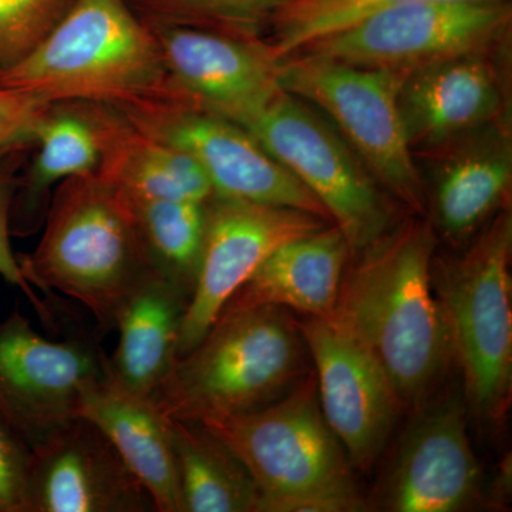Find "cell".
<instances>
[{"mask_svg": "<svg viewBox=\"0 0 512 512\" xmlns=\"http://www.w3.org/2000/svg\"><path fill=\"white\" fill-rule=\"evenodd\" d=\"M187 298L151 271L117 313L119 343L109 372L134 392L150 394L164 383L178 359V340Z\"/></svg>", "mask_w": 512, "mask_h": 512, "instance_id": "obj_21", "label": "cell"}, {"mask_svg": "<svg viewBox=\"0 0 512 512\" xmlns=\"http://www.w3.org/2000/svg\"><path fill=\"white\" fill-rule=\"evenodd\" d=\"M80 417L109 439L150 495L154 510L183 512L171 419L150 394L134 392L110 372L84 397Z\"/></svg>", "mask_w": 512, "mask_h": 512, "instance_id": "obj_18", "label": "cell"}, {"mask_svg": "<svg viewBox=\"0 0 512 512\" xmlns=\"http://www.w3.org/2000/svg\"><path fill=\"white\" fill-rule=\"evenodd\" d=\"M0 87L50 104L84 101L120 111L195 106L127 0H74L42 45L0 73Z\"/></svg>", "mask_w": 512, "mask_h": 512, "instance_id": "obj_2", "label": "cell"}, {"mask_svg": "<svg viewBox=\"0 0 512 512\" xmlns=\"http://www.w3.org/2000/svg\"><path fill=\"white\" fill-rule=\"evenodd\" d=\"M109 357L87 336L47 339L15 309L0 322V416L30 447L80 417Z\"/></svg>", "mask_w": 512, "mask_h": 512, "instance_id": "obj_10", "label": "cell"}, {"mask_svg": "<svg viewBox=\"0 0 512 512\" xmlns=\"http://www.w3.org/2000/svg\"><path fill=\"white\" fill-rule=\"evenodd\" d=\"M308 346L291 311L275 305L221 312L194 349L178 357L153 399L173 420L255 412L308 375Z\"/></svg>", "mask_w": 512, "mask_h": 512, "instance_id": "obj_4", "label": "cell"}, {"mask_svg": "<svg viewBox=\"0 0 512 512\" xmlns=\"http://www.w3.org/2000/svg\"><path fill=\"white\" fill-rule=\"evenodd\" d=\"M464 393L414 410L376 504L393 512H457L481 494V467L467 430Z\"/></svg>", "mask_w": 512, "mask_h": 512, "instance_id": "obj_13", "label": "cell"}, {"mask_svg": "<svg viewBox=\"0 0 512 512\" xmlns=\"http://www.w3.org/2000/svg\"><path fill=\"white\" fill-rule=\"evenodd\" d=\"M235 124L318 198L352 254L389 232L392 214L355 151L305 101L281 90Z\"/></svg>", "mask_w": 512, "mask_h": 512, "instance_id": "obj_8", "label": "cell"}, {"mask_svg": "<svg viewBox=\"0 0 512 512\" xmlns=\"http://www.w3.org/2000/svg\"><path fill=\"white\" fill-rule=\"evenodd\" d=\"M350 255L348 239L335 224L285 242L259 265L222 312L275 305L332 320Z\"/></svg>", "mask_w": 512, "mask_h": 512, "instance_id": "obj_19", "label": "cell"}, {"mask_svg": "<svg viewBox=\"0 0 512 512\" xmlns=\"http://www.w3.org/2000/svg\"><path fill=\"white\" fill-rule=\"evenodd\" d=\"M201 424L247 467L258 488L256 512L369 510L348 454L320 409L313 373L262 409Z\"/></svg>", "mask_w": 512, "mask_h": 512, "instance_id": "obj_5", "label": "cell"}, {"mask_svg": "<svg viewBox=\"0 0 512 512\" xmlns=\"http://www.w3.org/2000/svg\"><path fill=\"white\" fill-rule=\"evenodd\" d=\"M150 29L171 79L202 110L235 123L282 90L281 60L261 37L191 28Z\"/></svg>", "mask_w": 512, "mask_h": 512, "instance_id": "obj_16", "label": "cell"}, {"mask_svg": "<svg viewBox=\"0 0 512 512\" xmlns=\"http://www.w3.org/2000/svg\"><path fill=\"white\" fill-rule=\"evenodd\" d=\"M511 0H424L380 10L302 52L367 69L409 73L478 55L510 28Z\"/></svg>", "mask_w": 512, "mask_h": 512, "instance_id": "obj_9", "label": "cell"}, {"mask_svg": "<svg viewBox=\"0 0 512 512\" xmlns=\"http://www.w3.org/2000/svg\"><path fill=\"white\" fill-rule=\"evenodd\" d=\"M512 220L504 212L463 258L433 274L464 399L485 423L505 419L512 396Z\"/></svg>", "mask_w": 512, "mask_h": 512, "instance_id": "obj_6", "label": "cell"}, {"mask_svg": "<svg viewBox=\"0 0 512 512\" xmlns=\"http://www.w3.org/2000/svg\"><path fill=\"white\" fill-rule=\"evenodd\" d=\"M503 106L484 53L404 73L399 109L410 146H441L487 126Z\"/></svg>", "mask_w": 512, "mask_h": 512, "instance_id": "obj_17", "label": "cell"}, {"mask_svg": "<svg viewBox=\"0 0 512 512\" xmlns=\"http://www.w3.org/2000/svg\"><path fill=\"white\" fill-rule=\"evenodd\" d=\"M436 237L427 222L386 232L343 276L333 322L383 370L400 409L429 402L453 359L433 286Z\"/></svg>", "mask_w": 512, "mask_h": 512, "instance_id": "obj_1", "label": "cell"}, {"mask_svg": "<svg viewBox=\"0 0 512 512\" xmlns=\"http://www.w3.org/2000/svg\"><path fill=\"white\" fill-rule=\"evenodd\" d=\"M325 225L308 212L212 195L197 281L181 322L178 357L200 343L229 299L275 249Z\"/></svg>", "mask_w": 512, "mask_h": 512, "instance_id": "obj_12", "label": "cell"}, {"mask_svg": "<svg viewBox=\"0 0 512 512\" xmlns=\"http://www.w3.org/2000/svg\"><path fill=\"white\" fill-rule=\"evenodd\" d=\"M183 512H256L259 493L237 454L198 421L171 419Z\"/></svg>", "mask_w": 512, "mask_h": 512, "instance_id": "obj_24", "label": "cell"}, {"mask_svg": "<svg viewBox=\"0 0 512 512\" xmlns=\"http://www.w3.org/2000/svg\"><path fill=\"white\" fill-rule=\"evenodd\" d=\"M29 150L30 148H26V150L15 151V153L0 157V278L5 279L10 285L18 286L20 291L28 296L40 318L52 322V313L46 308L45 303L40 301L32 286L23 278L18 258L13 252L12 241H10L13 201H15L16 191L19 187L20 168L25 160L26 151Z\"/></svg>", "mask_w": 512, "mask_h": 512, "instance_id": "obj_29", "label": "cell"}, {"mask_svg": "<svg viewBox=\"0 0 512 512\" xmlns=\"http://www.w3.org/2000/svg\"><path fill=\"white\" fill-rule=\"evenodd\" d=\"M128 198L151 269L190 301L204 245L207 202Z\"/></svg>", "mask_w": 512, "mask_h": 512, "instance_id": "obj_25", "label": "cell"}, {"mask_svg": "<svg viewBox=\"0 0 512 512\" xmlns=\"http://www.w3.org/2000/svg\"><path fill=\"white\" fill-rule=\"evenodd\" d=\"M299 328L315 366L323 416L350 464L369 471L402 410L396 394L375 359L333 320L306 316Z\"/></svg>", "mask_w": 512, "mask_h": 512, "instance_id": "obj_14", "label": "cell"}, {"mask_svg": "<svg viewBox=\"0 0 512 512\" xmlns=\"http://www.w3.org/2000/svg\"><path fill=\"white\" fill-rule=\"evenodd\" d=\"M101 143L97 173L128 197L207 202L210 180L188 154L138 130L113 107L89 103Z\"/></svg>", "mask_w": 512, "mask_h": 512, "instance_id": "obj_20", "label": "cell"}, {"mask_svg": "<svg viewBox=\"0 0 512 512\" xmlns=\"http://www.w3.org/2000/svg\"><path fill=\"white\" fill-rule=\"evenodd\" d=\"M50 106L33 94L0 87V157L35 146Z\"/></svg>", "mask_w": 512, "mask_h": 512, "instance_id": "obj_30", "label": "cell"}, {"mask_svg": "<svg viewBox=\"0 0 512 512\" xmlns=\"http://www.w3.org/2000/svg\"><path fill=\"white\" fill-rule=\"evenodd\" d=\"M33 450L0 416V512H25Z\"/></svg>", "mask_w": 512, "mask_h": 512, "instance_id": "obj_31", "label": "cell"}, {"mask_svg": "<svg viewBox=\"0 0 512 512\" xmlns=\"http://www.w3.org/2000/svg\"><path fill=\"white\" fill-rule=\"evenodd\" d=\"M35 157L20 174L13 201L12 235H30L45 221L53 191L77 175L96 173L101 163V143L89 103H55L37 131Z\"/></svg>", "mask_w": 512, "mask_h": 512, "instance_id": "obj_22", "label": "cell"}, {"mask_svg": "<svg viewBox=\"0 0 512 512\" xmlns=\"http://www.w3.org/2000/svg\"><path fill=\"white\" fill-rule=\"evenodd\" d=\"M120 113L138 130L188 154L217 197L292 208L330 221L318 198L234 121L185 104Z\"/></svg>", "mask_w": 512, "mask_h": 512, "instance_id": "obj_11", "label": "cell"}, {"mask_svg": "<svg viewBox=\"0 0 512 512\" xmlns=\"http://www.w3.org/2000/svg\"><path fill=\"white\" fill-rule=\"evenodd\" d=\"M416 2L424 0H295L272 20L269 45L279 60L286 59L366 16Z\"/></svg>", "mask_w": 512, "mask_h": 512, "instance_id": "obj_27", "label": "cell"}, {"mask_svg": "<svg viewBox=\"0 0 512 512\" xmlns=\"http://www.w3.org/2000/svg\"><path fill=\"white\" fill-rule=\"evenodd\" d=\"M477 131L441 168L434 190L437 225L454 241L470 237L500 207L511 188L510 138Z\"/></svg>", "mask_w": 512, "mask_h": 512, "instance_id": "obj_23", "label": "cell"}, {"mask_svg": "<svg viewBox=\"0 0 512 512\" xmlns=\"http://www.w3.org/2000/svg\"><path fill=\"white\" fill-rule=\"evenodd\" d=\"M32 450L25 512L156 511L113 444L84 417Z\"/></svg>", "mask_w": 512, "mask_h": 512, "instance_id": "obj_15", "label": "cell"}, {"mask_svg": "<svg viewBox=\"0 0 512 512\" xmlns=\"http://www.w3.org/2000/svg\"><path fill=\"white\" fill-rule=\"evenodd\" d=\"M295 0H127L150 28H191L259 39Z\"/></svg>", "mask_w": 512, "mask_h": 512, "instance_id": "obj_26", "label": "cell"}, {"mask_svg": "<svg viewBox=\"0 0 512 512\" xmlns=\"http://www.w3.org/2000/svg\"><path fill=\"white\" fill-rule=\"evenodd\" d=\"M74 0H0V73L42 45Z\"/></svg>", "mask_w": 512, "mask_h": 512, "instance_id": "obj_28", "label": "cell"}, {"mask_svg": "<svg viewBox=\"0 0 512 512\" xmlns=\"http://www.w3.org/2000/svg\"><path fill=\"white\" fill-rule=\"evenodd\" d=\"M43 222L37 247L16 255L23 278L79 302L110 332L128 295L153 271L130 198L97 171L77 175L57 185Z\"/></svg>", "mask_w": 512, "mask_h": 512, "instance_id": "obj_3", "label": "cell"}, {"mask_svg": "<svg viewBox=\"0 0 512 512\" xmlns=\"http://www.w3.org/2000/svg\"><path fill=\"white\" fill-rule=\"evenodd\" d=\"M402 73L299 52L279 64L282 90L330 117L369 173L412 210L424 190L399 109Z\"/></svg>", "mask_w": 512, "mask_h": 512, "instance_id": "obj_7", "label": "cell"}]
</instances>
